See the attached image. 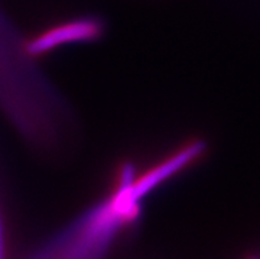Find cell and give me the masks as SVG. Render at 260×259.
Segmentation results:
<instances>
[{
    "mask_svg": "<svg viewBox=\"0 0 260 259\" xmlns=\"http://www.w3.org/2000/svg\"><path fill=\"white\" fill-rule=\"evenodd\" d=\"M0 103L20 131L37 145L53 147L63 130V108L23 45L0 20Z\"/></svg>",
    "mask_w": 260,
    "mask_h": 259,
    "instance_id": "obj_1",
    "label": "cell"
}]
</instances>
